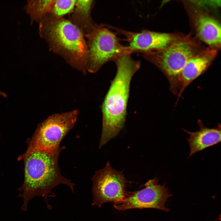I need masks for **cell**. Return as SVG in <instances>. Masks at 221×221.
Returning <instances> with one entry per match:
<instances>
[{"label": "cell", "instance_id": "8", "mask_svg": "<svg viewBox=\"0 0 221 221\" xmlns=\"http://www.w3.org/2000/svg\"><path fill=\"white\" fill-rule=\"evenodd\" d=\"M158 180L155 177L144 185L143 189L126 192L122 200L114 203V207L119 210L153 208L168 211L165 204L168 198L172 195L166 187L165 183L162 185L158 184Z\"/></svg>", "mask_w": 221, "mask_h": 221}, {"label": "cell", "instance_id": "14", "mask_svg": "<svg viewBox=\"0 0 221 221\" xmlns=\"http://www.w3.org/2000/svg\"><path fill=\"white\" fill-rule=\"evenodd\" d=\"M54 0H28L24 10L28 14L32 24L34 21L39 22L48 14H50Z\"/></svg>", "mask_w": 221, "mask_h": 221}, {"label": "cell", "instance_id": "4", "mask_svg": "<svg viewBox=\"0 0 221 221\" xmlns=\"http://www.w3.org/2000/svg\"><path fill=\"white\" fill-rule=\"evenodd\" d=\"M205 48L196 36L183 34L165 48L143 53V56L164 74L170 91L177 96L181 71L192 57Z\"/></svg>", "mask_w": 221, "mask_h": 221}, {"label": "cell", "instance_id": "16", "mask_svg": "<svg viewBox=\"0 0 221 221\" xmlns=\"http://www.w3.org/2000/svg\"><path fill=\"white\" fill-rule=\"evenodd\" d=\"M0 96H2L4 97H6L7 96L6 94L4 92L0 91Z\"/></svg>", "mask_w": 221, "mask_h": 221}, {"label": "cell", "instance_id": "6", "mask_svg": "<svg viewBox=\"0 0 221 221\" xmlns=\"http://www.w3.org/2000/svg\"><path fill=\"white\" fill-rule=\"evenodd\" d=\"M79 113L77 110L53 114L39 124L30 142L26 154L36 151H54L73 127Z\"/></svg>", "mask_w": 221, "mask_h": 221}, {"label": "cell", "instance_id": "5", "mask_svg": "<svg viewBox=\"0 0 221 221\" xmlns=\"http://www.w3.org/2000/svg\"><path fill=\"white\" fill-rule=\"evenodd\" d=\"M85 37L87 47L86 71L91 73L96 72L104 64L123 55L133 53L128 46L120 43L116 33L106 25L95 24Z\"/></svg>", "mask_w": 221, "mask_h": 221}, {"label": "cell", "instance_id": "2", "mask_svg": "<svg viewBox=\"0 0 221 221\" xmlns=\"http://www.w3.org/2000/svg\"><path fill=\"white\" fill-rule=\"evenodd\" d=\"M65 148L60 147L54 151H34L19 157L25 162L24 181L19 194L24 201L22 210H26L29 201L36 196L43 197L49 208L48 197L52 190L59 185H67L74 192V184L61 175L58 166L60 153Z\"/></svg>", "mask_w": 221, "mask_h": 221}, {"label": "cell", "instance_id": "13", "mask_svg": "<svg viewBox=\"0 0 221 221\" xmlns=\"http://www.w3.org/2000/svg\"><path fill=\"white\" fill-rule=\"evenodd\" d=\"M94 0H76L75 8L70 20L81 31L84 36L92 30L95 23L91 17Z\"/></svg>", "mask_w": 221, "mask_h": 221}, {"label": "cell", "instance_id": "10", "mask_svg": "<svg viewBox=\"0 0 221 221\" xmlns=\"http://www.w3.org/2000/svg\"><path fill=\"white\" fill-rule=\"evenodd\" d=\"M187 6L196 37L208 47L218 51L221 48V25L218 20L198 6Z\"/></svg>", "mask_w": 221, "mask_h": 221}, {"label": "cell", "instance_id": "15", "mask_svg": "<svg viewBox=\"0 0 221 221\" xmlns=\"http://www.w3.org/2000/svg\"><path fill=\"white\" fill-rule=\"evenodd\" d=\"M76 0H54L50 14L57 18H61L73 11Z\"/></svg>", "mask_w": 221, "mask_h": 221}, {"label": "cell", "instance_id": "7", "mask_svg": "<svg viewBox=\"0 0 221 221\" xmlns=\"http://www.w3.org/2000/svg\"><path fill=\"white\" fill-rule=\"evenodd\" d=\"M92 180V205L100 207L106 203L119 201L126 192L127 181L123 171L113 169L108 162L104 168L95 172Z\"/></svg>", "mask_w": 221, "mask_h": 221}, {"label": "cell", "instance_id": "9", "mask_svg": "<svg viewBox=\"0 0 221 221\" xmlns=\"http://www.w3.org/2000/svg\"><path fill=\"white\" fill-rule=\"evenodd\" d=\"M110 29L123 35L133 52H145L161 50L165 48L183 34L158 32L143 30L139 32L126 30L108 25Z\"/></svg>", "mask_w": 221, "mask_h": 221}, {"label": "cell", "instance_id": "12", "mask_svg": "<svg viewBox=\"0 0 221 221\" xmlns=\"http://www.w3.org/2000/svg\"><path fill=\"white\" fill-rule=\"evenodd\" d=\"M200 129L196 132H191L183 129L189 134L187 138L190 149L188 157L195 153L221 142V125L218 123L216 127L209 128L205 127L202 121H198Z\"/></svg>", "mask_w": 221, "mask_h": 221}, {"label": "cell", "instance_id": "1", "mask_svg": "<svg viewBox=\"0 0 221 221\" xmlns=\"http://www.w3.org/2000/svg\"><path fill=\"white\" fill-rule=\"evenodd\" d=\"M131 55H123L114 61L116 73L101 107L102 130L99 148L117 136L124 125L131 82L141 66L140 62L133 60Z\"/></svg>", "mask_w": 221, "mask_h": 221}, {"label": "cell", "instance_id": "3", "mask_svg": "<svg viewBox=\"0 0 221 221\" xmlns=\"http://www.w3.org/2000/svg\"><path fill=\"white\" fill-rule=\"evenodd\" d=\"M39 23V35L50 49L72 67L86 74L87 47L80 30L70 21L50 14Z\"/></svg>", "mask_w": 221, "mask_h": 221}, {"label": "cell", "instance_id": "11", "mask_svg": "<svg viewBox=\"0 0 221 221\" xmlns=\"http://www.w3.org/2000/svg\"><path fill=\"white\" fill-rule=\"evenodd\" d=\"M218 51L217 50L206 47L187 61L180 75L176 103L185 88L206 71L216 58Z\"/></svg>", "mask_w": 221, "mask_h": 221}]
</instances>
